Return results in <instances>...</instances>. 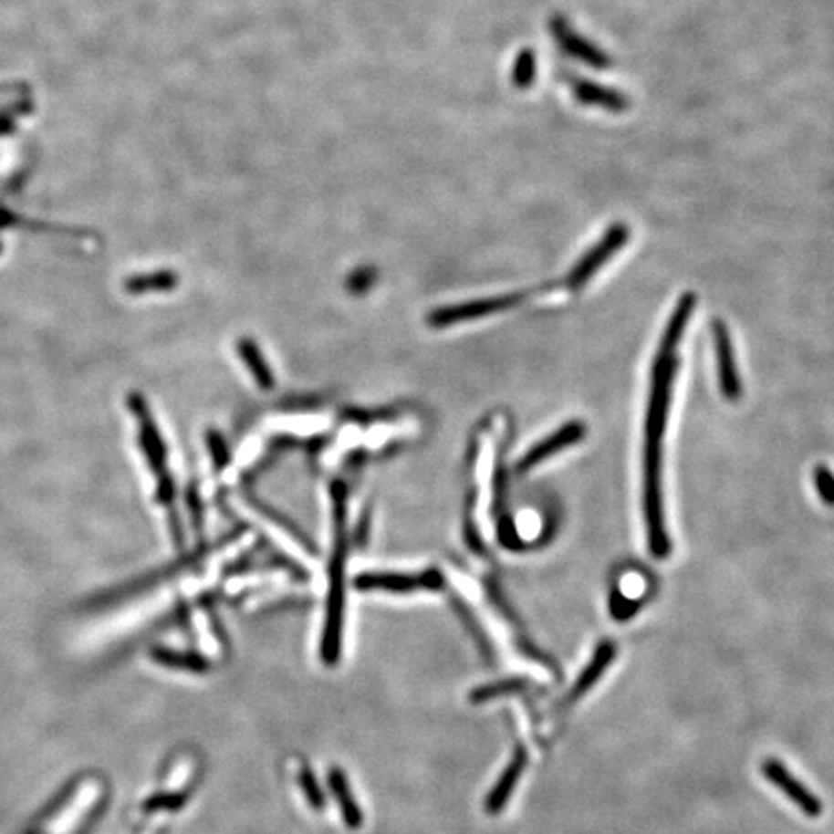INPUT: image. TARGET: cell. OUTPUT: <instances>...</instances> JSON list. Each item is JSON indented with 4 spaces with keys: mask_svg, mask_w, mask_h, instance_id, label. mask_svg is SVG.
<instances>
[{
    "mask_svg": "<svg viewBox=\"0 0 834 834\" xmlns=\"http://www.w3.org/2000/svg\"><path fill=\"white\" fill-rule=\"evenodd\" d=\"M550 33H553V37L560 45L562 51L568 53L572 58L591 66L595 70L610 68V57L605 51H600L599 47H595L586 37H581L562 16H555V18L550 20Z\"/></svg>",
    "mask_w": 834,
    "mask_h": 834,
    "instance_id": "6",
    "label": "cell"
},
{
    "mask_svg": "<svg viewBox=\"0 0 834 834\" xmlns=\"http://www.w3.org/2000/svg\"><path fill=\"white\" fill-rule=\"evenodd\" d=\"M527 766V749L524 745H518L516 747V752L512 756V761L508 763V766L505 769V773L500 775V778L496 780L495 784V788L491 790V794L487 796V802H485V809L495 815V813H500L506 804H508V799L510 796L514 794L516 790V784L520 782L522 778V773L524 769Z\"/></svg>",
    "mask_w": 834,
    "mask_h": 834,
    "instance_id": "11",
    "label": "cell"
},
{
    "mask_svg": "<svg viewBox=\"0 0 834 834\" xmlns=\"http://www.w3.org/2000/svg\"><path fill=\"white\" fill-rule=\"evenodd\" d=\"M614 657H616V647H614L612 641H603V643L597 645L593 659L589 661V664L586 666V669L581 671V674L578 676L574 688L570 692L572 702H576V699H579L583 693L589 692L595 686V683L599 682V678L605 674V671L609 669L610 662L614 661Z\"/></svg>",
    "mask_w": 834,
    "mask_h": 834,
    "instance_id": "12",
    "label": "cell"
},
{
    "mask_svg": "<svg viewBox=\"0 0 834 834\" xmlns=\"http://www.w3.org/2000/svg\"><path fill=\"white\" fill-rule=\"evenodd\" d=\"M518 294H506V296H495V297H481L474 302H465L453 308H443L437 313L431 315V323L435 327H448L462 321H474L487 317L493 313H500L520 302Z\"/></svg>",
    "mask_w": 834,
    "mask_h": 834,
    "instance_id": "7",
    "label": "cell"
},
{
    "mask_svg": "<svg viewBox=\"0 0 834 834\" xmlns=\"http://www.w3.org/2000/svg\"><path fill=\"white\" fill-rule=\"evenodd\" d=\"M299 782H302V790L308 798V802L313 809H323L325 808V798H323V792L319 788V784H317L313 773L309 769H304L302 771V777H299Z\"/></svg>",
    "mask_w": 834,
    "mask_h": 834,
    "instance_id": "18",
    "label": "cell"
},
{
    "mask_svg": "<svg viewBox=\"0 0 834 834\" xmlns=\"http://www.w3.org/2000/svg\"><path fill=\"white\" fill-rule=\"evenodd\" d=\"M183 806L180 794H159L147 802L145 809H178Z\"/></svg>",
    "mask_w": 834,
    "mask_h": 834,
    "instance_id": "22",
    "label": "cell"
},
{
    "mask_svg": "<svg viewBox=\"0 0 834 834\" xmlns=\"http://www.w3.org/2000/svg\"><path fill=\"white\" fill-rule=\"evenodd\" d=\"M630 238V230L628 226L624 224H614L607 235L605 238H600L589 252L583 255L578 265L574 266V269L568 273V276H566L564 280V290L572 294V292H578L581 290L583 287L588 285V282L591 280V276L600 269V266H603L616 252H620L622 245L628 242Z\"/></svg>",
    "mask_w": 834,
    "mask_h": 834,
    "instance_id": "3",
    "label": "cell"
},
{
    "mask_svg": "<svg viewBox=\"0 0 834 834\" xmlns=\"http://www.w3.org/2000/svg\"><path fill=\"white\" fill-rule=\"evenodd\" d=\"M714 335V354H716V370H719V385L726 398L736 400L742 392L740 379L736 371V361H734V349L730 342L728 328L719 321L713 328Z\"/></svg>",
    "mask_w": 834,
    "mask_h": 834,
    "instance_id": "10",
    "label": "cell"
},
{
    "mask_svg": "<svg viewBox=\"0 0 834 834\" xmlns=\"http://www.w3.org/2000/svg\"><path fill=\"white\" fill-rule=\"evenodd\" d=\"M533 78H536V58H533V55L529 51H526L520 55L518 64H516L514 79L520 88H527V86H531Z\"/></svg>",
    "mask_w": 834,
    "mask_h": 834,
    "instance_id": "19",
    "label": "cell"
},
{
    "mask_svg": "<svg viewBox=\"0 0 834 834\" xmlns=\"http://www.w3.org/2000/svg\"><path fill=\"white\" fill-rule=\"evenodd\" d=\"M641 607V599L626 597L619 588H612L609 599V610L616 622H626L631 616H636Z\"/></svg>",
    "mask_w": 834,
    "mask_h": 834,
    "instance_id": "16",
    "label": "cell"
},
{
    "mask_svg": "<svg viewBox=\"0 0 834 834\" xmlns=\"http://www.w3.org/2000/svg\"><path fill=\"white\" fill-rule=\"evenodd\" d=\"M238 352H240V358L244 360V363L249 367V373H252V377L255 379L257 385L261 389H271L275 381H273L269 365H266V361L263 360L257 346L252 340L244 339L238 344Z\"/></svg>",
    "mask_w": 834,
    "mask_h": 834,
    "instance_id": "15",
    "label": "cell"
},
{
    "mask_svg": "<svg viewBox=\"0 0 834 834\" xmlns=\"http://www.w3.org/2000/svg\"><path fill=\"white\" fill-rule=\"evenodd\" d=\"M335 550H332L328 574L327 620L321 641V657L327 664H335L342 653V626H344V568H346V506L344 489H335Z\"/></svg>",
    "mask_w": 834,
    "mask_h": 834,
    "instance_id": "2",
    "label": "cell"
},
{
    "mask_svg": "<svg viewBox=\"0 0 834 834\" xmlns=\"http://www.w3.org/2000/svg\"><path fill=\"white\" fill-rule=\"evenodd\" d=\"M524 688H527V682L522 680V678L503 680V682L489 683V686H483V688L474 690V693H472V702H474V704H483V702H487V699L500 697V695L512 693V692H520V690H524Z\"/></svg>",
    "mask_w": 834,
    "mask_h": 834,
    "instance_id": "17",
    "label": "cell"
},
{
    "mask_svg": "<svg viewBox=\"0 0 834 834\" xmlns=\"http://www.w3.org/2000/svg\"><path fill=\"white\" fill-rule=\"evenodd\" d=\"M174 285V276L171 275H161V276H149V280H133L130 288L131 290H147V288H155V290H162V288H171Z\"/></svg>",
    "mask_w": 834,
    "mask_h": 834,
    "instance_id": "21",
    "label": "cell"
},
{
    "mask_svg": "<svg viewBox=\"0 0 834 834\" xmlns=\"http://www.w3.org/2000/svg\"><path fill=\"white\" fill-rule=\"evenodd\" d=\"M443 576L437 570H427L420 576L406 574H361L356 586L361 591H389V593H412V591H439L443 589Z\"/></svg>",
    "mask_w": 834,
    "mask_h": 834,
    "instance_id": "5",
    "label": "cell"
},
{
    "mask_svg": "<svg viewBox=\"0 0 834 834\" xmlns=\"http://www.w3.org/2000/svg\"><path fill=\"white\" fill-rule=\"evenodd\" d=\"M328 787H330L332 796L337 798L339 808H340L342 817H344V823L349 829H360L361 823H363V815H361V809H360L358 802L352 796V790H349V784H348V778H346L344 771L330 769V773H328Z\"/></svg>",
    "mask_w": 834,
    "mask_h": 834,
    "instance_id": "13",
    "label": "cell"
},
{
    "mask_svg": "<svg viewBox=\"0 0 834 834\" xmlns=\"http://www.w3.org/2000/svg\"><path fill=\"white\" fill-rule=\"evenodd\" d=\"M151 655L159 664L169 666V669H176V671L207 672L211 669V664L205 657L192 653V652H174V649L157 647V649H153Z\"/></svg>",
    "mask_w": 834,
    "mask_h": 834,
    "instance_id": "14",
    "label": "cell"
},
{
    "mask_svg": "<svg viewBox=\"0 0 834 834\" xmlns=\"http://www.w3.org/2000/svg\"><path fill=\"white\" fill-rule=\"evenodd\" d=\"M815 487L827 505H834V475L827 468L815 470Z\"/></svg>",
    "mask_w": 834,
    "mask_h": 834,
    "instance_id": "20",
    "label": "cell"
},
{
    "mask_svg": "<svg viewBox=\"0 0 834 834\" xmlns=\"http://www.w3.org/2000/svg\"><path fill=\"white\" fill-rule=\"evenodd\" d=\"M572 89V95L581 105L600 107L610 112H626L630 109V99L612 88L600 86V83L583 79L579 76H564Z\"/></svg>",
    "mask_w": 834,
    "mask_h": 834,
    "instance_id": "8",
    "label": "cell"
},
{
    "mask_svg": "<svg viewBox=\"0 0 834 834\" xmlns=\"http://www.w3.org/2000/svg\"><path fill=\"white\" fill-rule=\"evenodd\" d=\"M693 311V296L686 294L671 315L661 337L653 370L652 389H649L645 437H643V516L647 529V547L655 558L671 555V537L666 531L662 506V450L666 437V423L672 406L674 379L678 370V348L683 332L688 328Z\"/></svg>",
    "mask_w": 834,
    "mask_h": 834,
    "instance_id": "1",
    "label": "cell"
},
{
    "mask_svg": "<svg viewBox=\"0 0 834 834\" xmlns=\"http://www.w3.org/2000/svg\"><path fill=\"white\" fill-rule=\"evenodd\" d=\"M761 771H763V777L766 780H769L771 784H775V787L784 796L792 799L794 806L799 811L806 813L808 817H811V819H815V817H819L823 813V802H821V799L817 798L815 794H811L808 790L806 784L799 782L780 761L766 759L761 765Z\"/></svg>",
    "mask_w": 834,
    "mask_h": 834,
    "instance_id": "4",
    "label": "cell"
},
{
    "mask_svg": "<svg viewBox=\"0 0 834 834\" xmlns=\"http://www.w3.org/2000/svg\"><path fill=\"white\" fill-rule=\"evenodd\" d=\"M583 435H586V427H583L579 422H570V423L562 425L558 431L553 433V435H548L547 439L539 441L536 446L529 450L527 454H524V458L518 464V472L533 470L543 460L560 453L562 448L576 444L578 441H581Z\"/></svg>",
    "mask_w": 834,
    "mask_h": 834,
    "instance_id": "9",
    "label": "cell"
}]
</instances>
